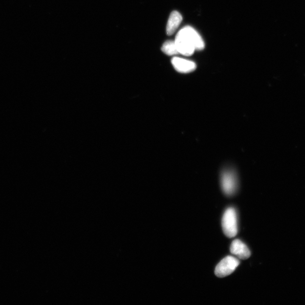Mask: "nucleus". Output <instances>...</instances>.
<instances>
[{
    "mask_svg": "<svg viewBox=\"0 0 305 305\" xmlns=\"http://www.w3.org/2000/svg\"><path fill=\"white\" fill-rule=\"evenodd\" d=\"M230 252L238 259L246 260L251 256L250 250L247 246L239 239L235 240L230 246Z\"/></svg>",
    "mask_w": 305,
    "mask_h": 305,
    "instance_id": "nucleus-5",
    "label": "nucleus"
},
{
    "mask_svg": "<svg viewBox=\"0 0 305 305\" xmlns=\"http://www.w3.org/2000/svg\"><path fill=\"white\" fill-rule=\"evenodd\" d=\"M221 187L225 194L231 196L237 188V179L235 174L231 170H226L221 174Z\"/></svg>",
    "mask_w": 305,
    "mask_h": 305,
    "instance_id": "nucleus-4",
    "label": "nucleus"
},
{
    "mask_svg": "<svg viewBox=\"0 0 305 305\" xmlns=\"http://www.w3.org/2000/svg\"><path fill=\"white\" fill-rule=\"evenodd\" d=\"M240 264L239 261L232 256H227L217 264L215 274L217 277L222 278L231 275Z\"/></svg>",
    "mask_w": 305,
    "mask_h": 305,
    "instance_id": "nucleus-3",
    "label": "nucleus"
},
{
    "mask_svg": "<svg viewBox=\"0 0 305 305\" xmlns=\"http://www.w3.org/2000/svg\"><path fill=\"white\" fill-rule=\"evenodd\" d=\"M162 52L168 56H174L179 54L178 52L175 41L166 42L162 47Z\"/></svg>",
    "mask_w": 305,
    "mask_h": 305,
    "instance_id": "nucleus-8",
    "label": "nucleus"
},
{
    "mask_svg": "<svg viewBox=\"0 0 305 305\" xmlns=\"http://www.w3.org/2000/svg\"><path fill=\"white\" fill-rule=\"evenodd\" d=\"M172 63L175 70L180 73H190L195 71L196 68V65L193 61L181 59V58L174 57Z\"/></svg>",
    "mask_w": 305,
    "mask_h": 305,
    "instance_id": "nucleus-6",
    "label": "nucleus"
},
{
    "mask_svg": "<svg viewBox=\"0 0 305 305\" xmlns=\"http://www.w3.org/2000/svg\"><path fill=\"white\" fill-rule=\"evenodd\" d=\"M175 43L178 52L185 56H190L195 50H201L205 48L201 36L190 26L185 27L178 32Z\"/></svg>",
    "mask_w": 305,
    "mask_h": 305,
    "instance_id": "nucleus-1",
    "label": "nucleus"
},
{
    "mask_svg": "<svg viewBox=\"0 0 305 305\" xmlns=\"http://www.w3.org/2000/svg\"><path fill=\"white\" fill-rule=\"evenodd\" d=\"M221 224L224 234L227 237L232 238L237 236L238 232L237 214L234 208H230L226 210Z\"/></svg>",
    "mask_w": 305,
    "mask_h": 305,
    "instance_id": "nucleus-2",
    "label": "nucleus"
},
{
    "mask_svg": "<svg viewBox=\"0 0 305 305\" xmlns=\"http://www.w3.org/2000/svg\"><path fill=\"white\" fill-rule=\"evenodd\" d=\"M182 20V16L177 11H174V12L171 13L168 24H167V34L170 36L175 33Z\"/></svg>",
    "mask_w": 305,
    "mask_h": 305,
    "instance_id": "nucleus-7",
    "label": "nucleus"
}]
</instances>
